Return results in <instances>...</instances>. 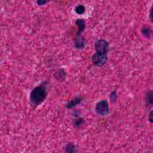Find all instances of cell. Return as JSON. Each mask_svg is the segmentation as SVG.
<instances>
[{
    "instance_id": "6da1fadb",
    "label": "cell",
    "mask_w": 153,
    "mask_h": 153,
    "mask_svg": "<svg viewBox=\"0 0 153 153\" xmlns=\"http://www.w3.org/2000/svg\"><path fill=\"white\" fill-rule=\"evenodd\" d=\"M49 83L48 81H44L33 88L29 95L30 105L36 108L45 102L48 95Z\"/></svg>"
},
{
    "instance_id": "7a4b0ae2",
    "label": "cell",
    "mask_w": 153,
    "mask_h": 153,
    "mask_svg": "<svg viewBox=\"0 0 153 153\" xmlns=\"http://www.w3.org/2000/svg\"><path fill=\"white\" fill-rule=\"evenodd\" d=\"M108 60V53L96 52L91 57L93 64L97 67H102L105 65Z\"/></svg>"
},
{
    "instance_id": "3957f363",
    "label": "cell",
    "mask_w": 153,
    "mask_h": 153,
    "mask_svg": "<svg viewBox=\"0 0 153 153\" xmlns=\"http://www.w3.org/2000/svg\"><path fill=\"white\" fill-rule=\"evenodd\" d=\"M95 111L98 115L100 116H105L108 114L109 108L107 100H102L98 102L95 106Z\"/></svg>"
},
{
    "instance_id": "277c9868",
    "label": "cell",
    "mask_w": 153,
    "mask_h": 153,
    "mask_svg": "<svg viewBox=\"0 0 153 153\" xmlns=\"http://www.w3.org/2000/svg\"><path fill=\"white\" fill-rule=\"evenodd\" d=\"M109 43L105 39H100L97 40L94 45L96 52L108 53L109 50Z\"/></svg>"
},
{
    "instance_id": "5b68a950",
    "label": "cell",
    "mask_w": 153,
    "mask_h": 153,
    "mask_svg": "<svg viewBox=\"0 0 153 153\" xmlns=\"http://www.w3.org/2000/svg\"><path fill=\"white\" fill-rule=\"evenodd\" d=\"M75 24L78 27V31L76 33V36L77 37L80 36L85 30L86 27V23L83 19H78L75 21Z\"/></svg>"
},
{
    "instance_id": "8992f818",
    "label": "cell",
    "mask_w": 153,
    "mask_h": 153,
    "mask_svg": "<svg viewBox=\"0 0 153 153\" xmlns=\"http://www.w3.org/2000/svg\"><path fill=\"white\" fill-rule=\"evenodd\" d=\"M82 97L80 96H76L67 102L66 104V108L70 109L74 108L80 104L82 102Z\"/></svg>"
},
{
    "instance_id": "52a82bcc",
    "label": "cell",
    "mask_w": 153,
    "mask_h": 153,
    "mask_svg": "<svg viewBox=\"0 0 153 153\" xmlns=\"http://www.w3.org/2000/svg\"><path fill=\"white\" fill-rule=\"evenodd\" d=\"M74 46L76 49L81 50L83 49L86 45V41L83 38L77 37L74 40Z\"/></svg>"
},
{
    "instance_id": "ba28073f",
    "label": "cell",
    "mask_w": 153,
    "mask_h": 153,
    "mask_svg": "<svg viewBox=\"0 0 153 153\" xmlns=\"http://www.w3.org/2000/svg\"><path fill=\"white\" fill-rule=\"evenodd\" d=\"M66 74L63 69L58 70L55 73V76L56 79L59 80H63L65 79Z\"/></svg>"
},
{
    "instance_id": "9c48e42d",
    "label": "cell",
    "mask_w": 153,
    "mask_h": 153,
    "mask_svg": "<svg viewBox=\"0 0 153 153\" xmlns=\"http://www.w3.org/2000/svg\"><path fill=\"white\" fill-rule=\"evenodd\" d=\"M75 11L78 14H83L85 11V7L82 4L77 5L75 7Z\"/></svg>"
},
{
    "instance_id": "30bf717a",
    "label": "cell",
    "mask_w": 153,
    "mask_h": 153,
    "mask_svg": "<svg viewBox=\"0 0 153 153\" xmlns=\"http://www.w3.org/2000/svg\"><path fill=\"white\" fill-rule=\"evenodd\" d=\"M110 100L111 102H115L117 99V94H116V92H112L109 95Z\"/></svg>"
},
{
    "instance_id": "8fae6325",
    "label": "cell",
    "mask_w": 153,
    "mask_h": 153,
    "mask_svg": "<svg viewBox=\"0 0 153 153\" xmlns=\"http://www.w3.org/2000/svg\"><path fill=\"white\" fill-rule=\"evenodd\" d=\"M146 100L147 102L150 104L153 103V92H151L148 94Z\"/></svg>"
},
{
    "instance_id": "7c38bea8",
    "label": "cell",
    "mask_w": 153,
    "mask_h": 153,
    "mask_svg": "<svg viewBox=\"0 0 153 153\" xmlns=\"http://www.w3.org/2000/svg\"><path fill=\"white\" fill-rule=\"evenodd\" d=\"M74 150V146L73 145L69 144L66 147V152L68 153H72Z\"/></svg>"
},
{
    "instance_id": "4fadbf2b",
    "label": "cell",
    "mask_w": 153,
    "mask_h": 153,
    "mask_svg": "<svg viewBox=\"0 0 153 153\" xmlns=\"http://www.w3.org/2000/svg\"><path fill=\"white\" fill-rule=\"evenodd\" d=\"M49 1L50 0H37V4L39 5L42 6L48 3Z\"/></svg>"
},
{
    "instance_id": "5bb4252c",
    "label": "cell",
    "mask_w": 153,
    "mask_h": 153,
    "mask_svg": "<svg viewBox=\"0 0 153 153\" xmlns=\"http://www.w3.org/2000/svg\"><path fill=\"white\" fill-rule=\"evenodd\" d=\"M148 120L150 123L153 124V109L152 110L149 114L148 116Z\"/></svg>"
},
{
    "instance_id": "9a60e30c",
    "label": "cell",
    "mask_w": 153,
    "mask_h": 153,
    "mask_svg": "<svg viewBox=\"0 0 153 153\" xmlns=\"http://www.w3.org/2000/svg\"><path fill=\"white\" fill-rule=\"evenodd\" d=\"M150 18L153 21V6L152 7L151 10H150Z\"/></svg>"
}]
</instances>
